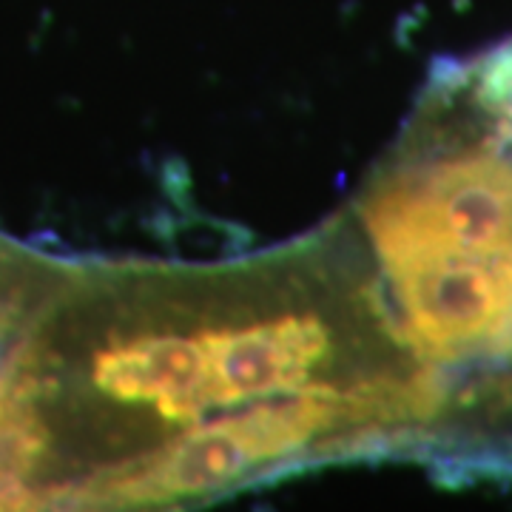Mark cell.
I'll list each match as a JSON object with an SVG mask.
<instances>
[{
  "mask_svg": "<svg viewBox=\"0 0 512 512\" xmlns=\"http://www.w3.org/2000/svg\"><path fill=\"white\" fill-rule=\"evenodd\" d=\"M316 274L291 262L69 293L0 370L3 504L32 507L55 458L83 433L92 456L60 501L126 504L151 464L256 407L424 390V373L362 370V348L399 333L376 291H330Z\"/></svg>",
  "mask_w": 512,
  "mask_h": 512,
  "instance_id": "6da1fadb",
  "label": "cell"
},
{
  "mask_svg": "<svg viewBox=\"0 0 512 512\" xmlns=\"http://www.w3.org/2000/svg\"><path fill=\"white\" fill-rule=\"evenodd\" d=\"M379 265L433 254H512V160L450 154L384 171L362 205Z\"/></svg>",
  "mask_w": 512,
  "mask_h": 512,
  "instance_id": "7a4b0ae2",
  "label": "cell"
}]
</instances>
